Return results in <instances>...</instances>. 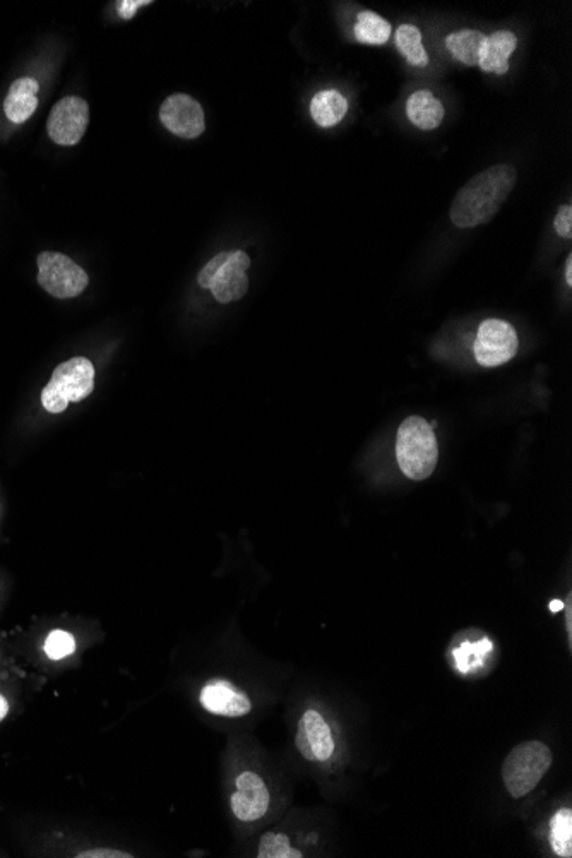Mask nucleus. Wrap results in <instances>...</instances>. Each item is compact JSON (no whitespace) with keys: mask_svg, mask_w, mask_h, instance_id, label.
<instances>
[{"mask_svg":"<svg viewBox=\"0 0 572 858\" xmlns=\"http://www.w3.org/2000/svg\"><path fill=\"white\" fill-rule=\"evenodd\" d=\"M518 173L511 165H494L468 180L451 204L454 227L477 228L492 220L511 196Z\"/></svg>","mask_w":572,"mask_h":858,"instance_id":"nucleus-1","label":"nucleus"},{"mask_svg":"<svg viewBox=\"0 0 572 858\" xmlns=\"http://www.w3.org/2000/svg\"><path fill=\"white\" fill-rule=\"evenodd\" d=\"M396 459L401 471L415 482L434 473L439 461V446L432 425L422 417H408L396 435Z\"/></svg>","mask_w":572,"mask_h":858,"instance_id":"nucleus-2","label":"nucleus"},{"mask_svg":"<svg viewBox=\"0 0 572 858\" xmlns=\"http://www.w3.org/2000/svg\"><path fill=\"white\" fill-rule=\"evenodd\" d=\"M95 389V367L88 358L76 357L55 367L42 391V406L48 413H62L69 403H79Z\"/></svg>","mask_w":572,"mask_h":858,"instance_id":"nucleus-3","label":"nucleus"},{"mask_svg":"<svg viewBox=\"0 0 572 858\" xmlns=\"http://www.w3.org/2000/svg\"><path fill=\"white\" fill-rule=\"evenodd\" d=\"M251 257L244 251L220 252L213 257L197 276L201 288H208L220 304H232L245 297L249 290L247 269Z\"/></svg>","mask_w":572,"mask_h":858,"instance_id":"nucleus-4","label":"nucleus"},{"mask_svg":"<svg viewBox=\"0 0 572 858\" xmlns=\"http://www.w3.org/2000/svg\"><path fill=\"white\" fill-rule=\"evenodd\" d=\"M552 764V751L543 742H525L514 747L502 764V781L514 799L533 792Z\"/></svg>","mask_w":572,"mask_h":858,"instance_id":"nucleus-5","label":"nucleus"},{"mask_svg":"<svg viewBox=\"0 0 572 858\" xmlns=\"http://www.w3.org/2000/svg\"><path fill=\"white\" fill-rule=\"evenodd\" d=\"M90 278L71 257L60 252L38 256V285L55 298H74L88 288Z\"/></svg>","mask_w":572,"mask_h":858,"instance_id":"nucleus-6","label":"nucleus"},{"mask_svg":"<svg viewBox=\"0 0 572 858\" xmlns=\"http://www.w3.org/2000/svg\"><path fill=\"white\" fill-rule=\"evenodd\" d=\"M518 348V334L509 322L487 319L478 328L473 353L482 367H499L511 362Z\"/></svg>","mask_w":572,"mask_h":858,"instance_id":"nucleus-7","label":"nucleus"},{"mask_svg":"<svg viewBox=\"0 0 572 858\" xmlns=\"http://www.w3.org/2000/svg\"><path fill=\"white\" fill-rule=\"evenodd\" d=\"M90 122V107L79 96H67L55 103L48 115L47 131L59 146H74L83 139Z\"/></svg>","mask_w":572,"mask_h":858,"instance_id":"nucleus-8","label":"nucleus"},{"mask_svg":"<svg viewBox=\"0 0 572 858\" xmlns=\"http://www.w3.org/2000/svg\"><path fill=\"white\" fill-rule=\"evenodd\" d=\"M160 120L165 129L184 139L199 138L206 129L203 107L184 93L168 96L161 105Z\"/></svg>","mask_w":572,"mask_h":858,"instance_id":"nucleus-9","label":"nucleus"},{"mask_svg":"<svg viewBox=\"0 0 572 858\" xmlns=\"http://www.w3.org/2000/svg\"><path fill=\"white\" fill-rule=\"evenodd\" d=\"M271 795L263 778L254 771H244L235 780V790L230 797L233 816L242 823H256L266 816Z\"/></svg>","mask_w":572,"mask_h":858,"instance_id":"nucleus-10","label":"nucleus"},{"mask_svg":"<svg viewBox=\"0 0 572 858\" xmlns=\"http://www.w3.org/2000/svg\"><path fill=\"white\" fill-rule=\"evenodd\" d=\"M295 745L307 761H328L333 756V733L321 713L316 710L305 711L298 721Z\"/></svg>","mask_w":572,"mask_h":858,"instance_id":"nucleus-11","label":"nucleus"},{"mask_svg":"<svg viewBox=\"0 0 572 858\" xmlns=\"http://www.w3.org/2000/svg\"><path fill=\"white\" fill-rule=\"evenodd\" d=\"M199 703L211 715L227 718H240L249 715L252 710L251 699L247 698V694L223 679L209 680L199 694Z\"/></svg>","mask_w":572,"mask_h":858,"instance_id":"nucleus-12","label":"nucleus"},{"mask_svg":"<svg viewBox=\"0 0 572 858\" xmlns=\"http://www.w3.org/2000/svg\"><path fill=\"white\" fill-rule=\"evenodd\" d=\"M38 90L40 84L33 78H19L11 84L6 100H4V112L7 119L14 124H24L35 114L38 107Z\"/></svg>","mask_w":572,"mask_h":858,"instance_id":"nucleus-13","label":"nucleus"},{"mask_svg":"<svg viewBox=\"0 0 572 858\" xmlns=\"http://www.w3.org/2000/svg\"><path fill=\"white\" fill-rule=\"evenodd\" d=\"M518 47V38L513 31H495L487 36V42L483 47L480 69L495 76H504L509 71V59Z\"/></svg>","mask_w":572,"mask_h":858,"instance_id":"nucleus-14","label":"nucleus"},{"mask_svg":"<svg viewBox=\"0 0 572 858\" xmlns=\"http://www.w3.org/2000/svg\"><path fill=\"white\" fill-rule=\"evenodd\" d=\"M406 115L418 129L434 131L444 120V105L430 91H415L406 102Z\"/></svg>","mask_w":572,"mask_h":858,"instance_id":"nucleus-15","label":"nucleus"},{"mask_svg":"<svg viewBox=\"0 0 572 858\" xmlns=\"http://www.w3.org/2000/svg\"><path fill=\"white\" fill-rule=\"evenodd\" d=\"M348 112V102L340 91L322 90L310 102V115L317 126L329 129L338 126Z\"/></svg>","mask_w":572,"mask_h":858,"instance_id":"nucleus-16","label":"nucleus"},{"mask_svg":"<svg viewBox=\"0 0 572 858\" xmlns=\"http://www.w3.org/2000/svg\"><path fill=\"white\" fill-rule=\"evenodd\" d=\"M487 35L477 30H459L446 36V48L454 59L465 66H478Z\"/></svg>","mask_w":572,"mask_h":858,"instance_id":"nucleus-17","label":"nucleus"},{"mask_svg":"<svg viewBox=\"0 0 572 858\" xmlns=\"http://www.w3.org/2000/svg\"><path fill=\"white\" fill-rule=\"evenodd\" d=\"M391 24L386 19L372 11H362L358 14L355 24V36L364 45H384L391 38Z\"/></svg>","mask_w":572,"mask_h":858,"instance_id":"nucleus-18","label":"nucleus"},{"mask_svg":"<svg viewBox=\"0 0 572 858\" xmlns=\"http://www.w3.org/2000/svg\"><path fill=\"white\" fill-rule=\"evenodd\" d=\"M396 47L413 67L429 66V54L422 45V33L413 24H401L396 31Z\"/></svg>","mask_w":572,"mask_h":858,"instance_id":"nucleus-19","label":"nucleus"},{"mask_svg":"<svg viewBox=\"0 0 572 858\" xmlns=\"http://www.w3.org/2000/svg\"><path fill=\"white\" fill-rule=\"evenodd\" d=\"M494 650V644L489 638L480 639L477 643L465 641L453 650L454 667L459 674H471L475 668L482 667L485 656Z\"/></svg>","mask_w":572,"mask_h":858,"instance_id":"nucleus-20","label":"nucleus"},{"mask_svg":"<svg viewBox=\"0 0 572 858\" xmlns=\"http://www.w3.org/2000/svg\"><path fill=\"white\" fill-rule=\"evenodd\" d=\"M550 843L557 857H572V811L561 809L550 821Z\"/></svg>","mask_w":572,"mask_h":858,"instance_id":"nucleus-21","label":"nucleus"},{"mask_svg":"<svg viewBox=\"0 0 572 858\" xmlns=\"http://www.w3.org/2000/svg\"><path fill=\"white\" fill-rule=\"evenodd\" d=\"M259 858H302L304 853L292 847L290 838L281 833H266L259 841Z\"/></svg>","mask_w":572,"mask_h":858,"instance_id":"nucleus-22","label":"nucleus"},{"mask_svg":"<svg viewBox=\"0 0 572 858\" xmlns=\"http://www.w3.org/2000/svg\"><path fill=\"white\" fill-rule=\"evenodd\" d=\"M43 650H45V655L50 660L59 662V660H64V658L71 656L76 651V639H74L71 632L60 631L59 629V631L48 634Z\"/></svg>","mask_w":572,"mask_h":858,"instance_id":"nucleus-23","label":"nucleus"},{"mask_svg":"<svg viewBox=\"0 0 572 858\" xmlns=\"http://www.w3.org/2000/svg\"><path fill=\"white\" fill-rule=\"evenodd\" d=\"M555 232L562 239H571L572 237V208L571 204L561 206L557 211V216L554 220Z\"/></svg>","mask_w":572,"mask_h":858,"instance_id":"nucleus-24","label":"nucleus"},{"mask_svg":"<svg viewBox=\"0 0 572 858\" xmlns=\"http://www.w3.org/2000/svg\"><path fill=\"white\" fill-rule=\"evenodd\" d=\"M149 0H120L117 2V12L122 19H132L141 7L149 6Z\"/></svg>","mask_w":572,"mask_h":858,"instance_id":"nucleus-25","label":"nucleus"},{"mask_svg":"<svg viewBox=\"0 0 572 858\" xmlns=\"http://www.w3.org/2000/svg\"><path fill=\"white\" fill-rule=\"evenodd\" d=\"M79 858H132L134 855L127 852H120L114 848H95V850H86L76 855Z\"/></svg>","mask_w":572,"mask_h":858,"instance_id":"nucleus-26","label":"nucleus"},{"mask_svg":"<svg viewBox=\"0 0 572 858\" xmlns=\"http://www.w3.org/2000/svg\"><path fill=\"white\" fill-rule=\"evenodd\" d=\"M7 713H9V703H7V699L0 694V721L6 718Z\"/></svg>","mask_w":572,"mask_h":858,"instance_id":"nucleus-27","label":"nucleus"},{"mask_svg":"<svg viewBox=\"0 0 572 858\" xmlns=\"http://www.w3.org/2000/svg\"><path fill=\"white\" fill-rule=\"evenodd\" d=\"M566 281L567 285H572V256L567 257L566 261Z\"/></svg>","mask_w":572,"mask_h":858,"instance_id":"nucleus-28","label":"nucleus"},{"mask_svg":"<svg viewBox=\"0 0 572 858\" xmlns=\"http://www.w3.org/2000/svg\"><path fill=\"white\" fill-rule=\"evenodd\" d=\"M564 607H566V605H564V602H562V600H554V602H550L549 605L550 610H552L554 614H557V612H561V610H564Z\"/></svg>","mask_w":572,"mask_h":858,"instance_id":"nucleus-29","label":"nucleus"},{"mask_svg":"<svg viewBox=\"0 0 572 858\" xmlns=\"http://www.w3.org/2000/svg\"><path fill=\"white\" fill-rule=\"evenodd\" d=\"M564 610H566L567 632H569V636H571V600H569V605H567Z\"/></svg>","mask_w":572,"mask_h":858,"instance_id":"nucleus-30","label":"nucleus"}]
</instances>
